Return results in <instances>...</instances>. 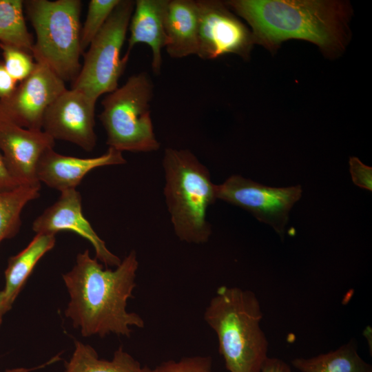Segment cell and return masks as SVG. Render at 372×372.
Listing matches in <instances>:
<instances>
[{"mask_svg": "<svg viewBox=\"0 0 372 372\" xmlns=\"http://www.w3.org/2000/svg\"><path fill=\"white\" fill-rule=\"evenodd\" d=\"M138 265L134 250L114 269L104 268L88 249L77 254L75 265L62 278L70 296L65 315L82 336L113 333L129 338L132 327L144 328L143 318L127 311L128 300L134 298Z\"/></svg>", "mask_w": 372, "mask_h": 372, "instance_id": "obj_1", "label": "cell"}, {"mask_svg": "<svg viewBox=\"0 0 372 372\" xmlns=\"http://www.w3.org/2000/svg\"><path fill=\"white\" fill-rule=\"evenodd\" d=\"M250 27L254 44L271 52L285 41L313 43L327 56L342 52L351 8L332 0H229L224 1Z\"/></svg>", "mask_w": 372, "mask_h": 372, "instance_id": "obj_2", "label": "cell"}, {"mask_svg": "<svg viewBox=\"0 0 372 372\" xmlns=\"http://www.w3.org/2000/svg\"><path fill=\"white\" fill-rule=\"evenodd\" d=\"M262 311L252 291L223 285L206 307L203 320L215 332L229 372H260L269 342L260 327Z\"/></svg>", "mask_w": 372, "mask_h": 372, "instance_id": "obj_3", "label": "cell"}, {"mask_svg": "<svg viewBox=\"0 0 372 372\" xmlns=\"http://www.w3.org/2000/svg\"><path fill=\"white\" fill-rule=\"evenodd\" d=\"M162 165L163 193L176 236L187 243L207 242L211 234L207 212L217 200L208 169L191 151L172 147L165 149Z\"/></svg>", "mask_w": 372, "mask_h": 372, "instance_id": "obj_4", "label": "cell"}, {"mask_svg": "<svg viewBox=\"0 0 372 372\" xmlns=\"http://www.w3.org/2000/svg\"><path fill=\"white\" fill-rule=\"evenodd\" d=\"M24 12L36 34L32 56L64 82L77 77L81 64L80 0H26Z\"/></svg>", "mask_w": 372, "mask_h": 372, "instance_id": "obj_5", "label": "cell"}, {"mask_svg": "<svg viewBox=\"0 0 372 372\" xmlns=\"http://www.w3.org/2000/svg\"><path fill=\"white\" fill-rule=\"evenodd\" d=\"M153 97L154 84L145 72L132 75L106 95L99 118L109 147L122 152H152L160 148L151 118Z\"/></svg>", "mask_w": 372, "mask_h": 372, "instance_id": "obj_6", "label": "cell"}, {"mask_svg": "<svg viewBox=\"0 0 372 372\" xmlns=\"http://www.w3.org/2000/svg\"><path fill=\"white\" fill-rule=\"evenodd\" d=\"M135 1L121 0L84 53L80 72L72 88L96 100L118 87L129 59L121 56Z\"/></svg>", "mask_w": 372, "mask_h": 372, "instance_id": "obj_7", "label": "cell"}, {"mask_svg": "<svg viewBox=\"0 0 372 372\" xmlns=\"http://www.w3.org/2000/svg\"><path fill=\"white\" fill-rule=\"evenodd\" d=\"M300 185L272 187L232 175L224 183L216 185L217 199L239 207L257 220L267 224L283 238L289 211L302 196Z\"/></svg>", "mask_w": 372, "mask_h": 372, "instance_id": "obj_8", "label": "cell"}, {"mask_svg": "<svg viewBox=\"0 0 372 372\" xmlns=\"http://www.w3.org/2000/svg\"><path fill=\"white\" fill-rule=\"evenodd\" d=\"M196 3L198 23L196 56L211 60L235 54L248 59L254 44L250 29L225 2L197 0Z\"/></svg>", "mask_w": 372, "mask_h": 372, "instance_id": "obj_9", "label": "cell"}, {"mask_svg": "<svg viewBox=\"0 0 372 372\" xmlns=\"http://www.w3.org/2000/svg\"><path fill=\"white\" fill-rule=\"evenodd\" d=\"M66 89L65 82L48 65L36 61L30 75L19 82L10 96L0 101V112L21 127L42 130L45 111Z\"/></svg>", "mask_w": 372, "mask_h": 372, "instance_id": "obj_10", "label": "cell"}, {"mask_svg": "<svg viewBox=\"0 0 372 372\" xmlns=\"http://www.w3.org/2000/svg\"><path fill=\"white\" fill-rule=\"evenodd\" d=\"M96 100L76 89H66L44 114L42 130L55 140L72 143L86 152L96 145Z\"/></svg>", "mask_w": 372, "mask_h": 372, "instance_id": "obj_11", "label": "cell"}, {"mask_svg": "<svg viewBox=\"0 0 372 372\" xmlns=\"http://www.w3.org/2000/svg\"><path fill=\"white\" fill-rule=\"evenodd\" d=\"M55 141L43 130L21 127L0 112V152L19 185L41 186L36 169L41 156Z\"/></svg>", "mask_w": 372, "mask_h": 372, "instance_id": "obj_12", "label": "cell"}, {"mask_svg": "<svg viewBox=\"0 0 372 372\" xmlns=\"http://www.w3.org/2000/svg\"><path fill=\"white\" fill-rule=\"evenodd\" d=\"M32 229L36 234L56 235L60 231L74 232L90 242L95 258L105 267H116L121 262L107 249L105 241L83 216L81 196L76 189L61 192L58 200L34 219Z\"/></svg>", "mask_w": 372, "mask_h": 372, "instance_id": "obj_13", "label": "cell"}, {"mask_svg": "<svg viewBox=\"0 0 372 372\" xmlns=\"http://www.w3.org/2000/svg\"><path fill=\"white\" fill-rule=\"evenodd\" d=\"M126 162L122 152L112 147H108L103 154L92 158L63 155L50 148L41 156L36 175L40 183L61 192L76 189L90 172L98 167L123 165Z\"/></svg>", "mask_w": 372, "mask_h": 372, "instance_id": "obj_14", "label": "cell"}, {"mask_svg": "<svg viewBox=\"0 0 372 372\" xmlns=\"http://www.w3.org/2000/svg\"><path fill=\"white\" fill-rule=\"evenodd\" d=\"M168 0H136L129 24L130 37L126 55L135 45L147 44L152 50V68L159 75L162 50L166 45L165 14Z\"/></svg>", "mask_w": 372, "mask_h": 372, "instance_id": "obj_15", "label": "cell"}, {"mask_svg": "<svg viewBox=\"0 0 372 372\" xmlns=\"http://www.w3.org/2000/svg\"><path fill=\"white\" fill-rule=\"evenodd\" d=\"M165 50L172 59L196 55L198 23L194 0H168L165 14Z\"/></svg>", "mask_w": 372, "mask_h": 372, "instance_id": "obj_16", "label": "cell"}, {"mask_svg": "<svg viewBox=\"0 0 372 372\" xmlns=\"http://www.w3.org/2000/svg\"><path fill=\"white\" fill-rule=\"evenodd\" d=\"M56 243V235L36 234L20 252L9 258L5 270V287L8 300L13 304L38 262Z\"/></svg>", "mask_w": 372, "mask_h": 372, "instance_id": "obj_17", "label": "cell"}, {"mask_svg": "<svg viewBox=\"0 0 372 372\" xmlns=\"http://www.w3.org/2000/svg\"><path fill=\"white\" fill-rule=\"evenodd\" d=\"M65 372H151L131 354L119 347L111 360L101 359L90 345L74 341L71 358L65 362Z\"/></svg>", "mask_w": 372, "mask_h": 372, "instance_id": "obj_18", "label": "cell"}, {"mask_svg": "<svg viewBox=\"0 0 372 372\" xmlns=\"http://www.w3.org/2000/svg\"><path fill=\"white\" fill-rule=\"evenodd\" d=\"M291 364L300 372H372L371 365L360 357L353 340L316 356L296 358Z\"/></svg>", "mask_w": 372, "mask_h": 372, "instance_id": "obj_19", "label": "cell"}, {"mask_svg": "<svg viewBox=\"0 0 372 372\" xmlns=\"http://www.w3.org/2000/svg\"><path fill=\"white\" fill-rule=\"evenodd\" d=\"M41 186L19 185L0 192V243L14 237L21 226V212L30 201L40 196Z\"/></svg>", "mask_w": 372, "mask_h": 372, "instance_id": "obj_20", "label": "cell"}, {"mask_svg": "<svg viewBox=\"0 0 372 372\" xmlns=\"http://www.w3.org/2000/svg\"><path fill=\"white\" fill-rule=\"evenodd\" d=\"M0 43L32 54L34 41L26 25L23 1L0 0Z\"/></svg>", "mask_w": 372, "mask_h": 372, "instance_id": "obj_21", "label": "cell"}, {"mask_svg": "<svg viewBox=\"0 0 372 372\" xmlns=\"http://www.w3.org/2000/svg\"><path fill=\"white\" fill-rule=\"evenodd\" d=\"M121 0H91L88 3L85 21L81 26V49L82 54L103 28Z\"/></svg>", "mask_w": 372, "mask_h": 372, "instance_id": "obj_22", "label": "cell"}, {"mask_svg": "<svg viewBox=\"0 0 372 372\" xmlns=\"http://www.w3.org/2000/svg\"><path fill=\"white\" fill-rule=\"evenodd\" d=\"M3 63L15 81L21 82L33 72L36 61L31 53L9 44L0 43Z\"/></svg>", "mask_w": 372, "mask_h": 372, "instance_id": "obj_23", "label": "cell"}, {"mask_svg": "<svg viewBox=\"0 0 372 372\" xmlns=\"http://www.w3.org/2000/svg\"><path fill=\"white\" fill-rule=\"evenodd\" d=\"M151 372H213L212 359L208 355H190L168 360L151 369Z\"/></svg>", "mask_w": 372, "mask_h": 372, "instance_id": "obj_24", "label": "cell"}, {"mask_svg": "<svg viewBox=\"0 0 372 372\" xmlns=\"http://www.w3.org/2000/svg\"><path fill=\"white\" fill-rule=\"evenodd\" d=\"M349 170L352 180L357 186L372 190V168L362 163L358 158L349 159Z\"/></svg>", "mask_w": 372, "mask_h": 372, "instance_id": "obj_25", "label": "cell"}, {"mask_svg": "<svg viewBox=\"0 0 372 372\" xmlns=\"http://www.w3.org/2000/svg\"><path fill=\"white\" fill-rule=\"evenodd\" d=\"M17 85V82L7 72L3 61H0V101L10 96Z\"/></svg>", "mask_w": 372, "mask_h": 372, "instance_id": "obj_26", "label": "cell"}, {"mask_svg": "<svg viewBox=\"0 0 372 372\" xmlns=\"http://www.w3.org/2000/svg\"><path fill=\"white\" fill-rule=\"evenodd\" d=\"M18 186L19 183L10 173L0 152V192L12 190Z\"/></svg>", "mask_w": 372, "mask_h": 372, "instance_id": "obj_27", "label": "cell"}, {"mask_svg": "<svg viewBox=\"0 0 372 372\" xmlns=\"http://www.w3.org/2000/svg\"><path fill=\"white\" fill-rule=\"evenodd\" d=\"M260 372H291L290 366L278 358H267Z\"/></svg>", "mask_w": 372, "mask_h": 372, "instance_id": "obj_28", "label": "cell"}, {"mask_svg": "<svg viewBox=\"0 0 372 372\" xmlns=\"http://www.w3.org/2000/svg\"><path fill=\"white\" fill-rule=\"evenodd\" d=\"M12 304L7 298L3 290L0 291V327L3 322L4 315L11 309Z\"/></svg>", "mask_w": 372, "mask_h": 372, "instance_id": "obj_29", "label": "cell"}, {"mask_svg": "<svg viewBox=\"0 0 372 372\" xmlns=\"http://www.w3.org/2000/svg\"><path fill=\"white\" fill-rule=\"evenodd\" d=\"M60 358H59V356L58 355H56V356L53 357L52 359H50L48 362L43 364H41L37 367H33V368H14V369H7L5 371V372H30L32 371H34L35 369H41V368H43L50 364H52L58 360H59Z\"/></svg>", "mask_w": 372, "mask_h": 372, "instance_id": "obj_30", "label": "cell"}]
</instances>
